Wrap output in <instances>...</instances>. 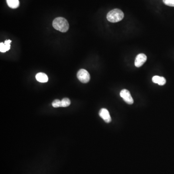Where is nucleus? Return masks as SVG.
<instances>
[{"instance_id": "20e7f679", "label": "nucleus", "mask_w": 174, "mask_h": 174, "mask_svg": "<svg viewBox=\"0 0 174 174\" xmlns=\"http://www.w3.org/2000/svg\"><path fill=\"white\" fill-rule=\"evenodd\" d=\"M120 95L128 104H132L134 103L133 99L130 94V91L127 90H122L120 92Z\"/></svg>"}, {"instance_id": "f257e3e1", "label": "nucleus", "mask_w": 174, "mask_h": 174, "mask_svg": "<svg viewBox=\"0 0 174 174\" xmlns=\"http://www.w3.org/2000/svg\"><path fill=\"white\" fill-rule=\"evenodd\" d=\"M52 25L56 30L62 32H66L69 28L67 20L62 17H58L55 19L52 23Z\"/></svg>"}, {"instance_id": "f8f14e48", "label": "nucleus", "mask_w": 174, "mask_h": 174, "mask_svg": "<svg viewBox=\"0 0 174 174\" xmlns=\"http://www.w3.org/2000/svg\"><path fill=\"white\" fill-rule=\"evenodd\" d=\"M52 106L55 108H60V107H62V101L58 99L55 100L53 102L52 104Z\"/></svg>"}, {"instance_id": "423d86ee", "label": "nucleus", "mask_w": 174, "mask_h": 174, "mask_svg": "<svg viewBox=\"0 0 174 174\" xmlns=\"http://www.w3.org/2000/svg\"><path fill=\"white\" fill-rule=\"evenodd\" d=\"M99 115L104 121L107 123H109L111 122V118L110 117L109 111L107 109L102 108L99 112Z\"/></svg>"}, {"instance_id": "9d476101", "label": "nucleus", "mask_w": 174, "mask_h": 174, "mask_svg": "<svg viewBox=\"0 0 174 174\" xmlns=\"http://www.w3.org/2000/svg\"><path fill=\"white\" fill-rule=\"evenodd\" d=\"M6 2L8 6L13 9L18 8L19 5V0H6Z\"/></svg>"}, {"instance_id": "ddd939ff", "label": "nucleus", "mask_w": 174, "mask_h": 174, "mask_svg": "<svg viewBox=\"0 0 174 174\" xmlns=\"http://www.w3.org/2000/svg\"><path fill=\"white\" fill-rule=\"evenodd\" d=\"M163 2L166 6L174 7V0H163Z\"/></svg>"}, {"instance_id": "0eeeda50", "label": "nucleus", "mask_w": 174, "mask_h": 174, "mask_svg": "<svg viewBox=\"0 0 174 174\" xmlns=\"http://www.w3.org/2000/svg\"><path fill=\"white\" fill-rule=\"evenodd\" d=\"M11 40H6L5 43H0V51L1 52H6L8 51L10 49V43Z\"/></svg>"}, {"instance_id": "1a4fd4ad", "label": "nucleus", "mask_w": 174, "mask_h": 174, "mask_svg": "<svg viewBox=\"0 0 174 174\" xmlns=\"http://www.w3.org/2000/svg\"><path fill=\"white\" fill-rule=\"evenodd\" d=\"M36 79L38 81L41 83H45L48 82L49 78L46 74L43 73H39L36 75Z\"/></svg>"}, {"instance_id": "f03ea898", "label": "nucleus", "mask_w": 174, "mask_h": 174, "mask_svg": "<svg viewBox=\"0 0 174 174\" xmlns=\"http://www.w3.org/2000/svg\"><path fill=\"white\" fill-rule=\"evenodd\" d=\"M124 18V13L119 9H114L111 10L107 14V19L109 22L116 23L121 21Z\"/></svg>"}, {"instance_id": "7ed1b4c3", "label": "nucleus", "mask_w": 174, "mask_h": 174, "mask_svg": "<svg viewBox=\"0 0 174 174\" xmlns=\"http://www.w3.org/2000/svg\"><path fill=\"white\" fill-rule=\"evenodd\" d=\"M77 77L79 80L83 83H88L90 80V75L88 71L81 69L78 71Z\"/></svg>"}, {"instance_id": "39448f33", "label": "nucleus", "mask_w": 174, "mask_h": 174, "mask_svg": "<svg viewBox=\"0 0 174 174\" xmlns=\"http://www.w3.org/2000/svg\"><path fill=\"white\" fill-rule=\"evenodd\" d=\"M147 57L145 54L143 53L139 54L137 55L134 62V65L137 67L142 66L146 62Z\"/></svg>"}, {"instance_id": "6e6552de", "label": "nucleus", "mask_w": 174, "mask_h": 174, "mask_svg": "<svg viewBox=\"0 0 174 174\" xmlns=\"http://www.w3.org/2000/svg\"><path fill=\"white\" fill-rule=\"evenodd\" d=\"M152 81L154 83H156L159 85H164L166 83V79L165 78L163 77H160L158 75H155L152 78Z\"/></svg>"}, {"instance_id": "9b49d317", "label": "nucleus", "mask_w": 174, "mask_h": 174, "mask_svg": "<svg viewBox=\"0 0 174 174\" xmlns=\"http://www.w3.org/2000/svg\"><path fill=\"white\" fill-rule=\"evenodd\" d=\"M61 101L62 104V107H64V108L68 107L71 104V101H70V99H68L67 98H63Z\"/></svg>"}]
</instances>
